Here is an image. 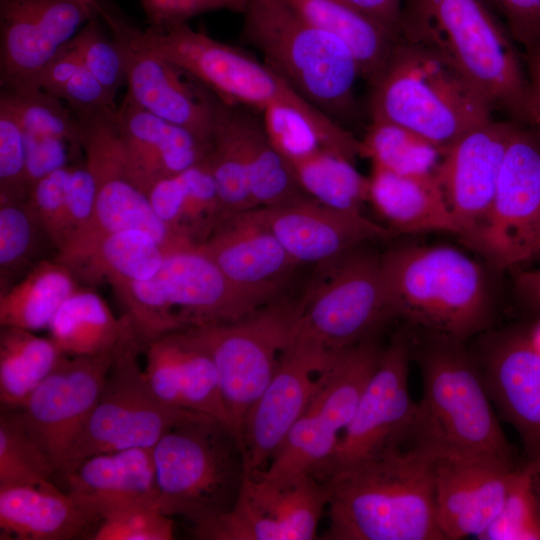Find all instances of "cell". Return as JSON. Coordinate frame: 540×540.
<instances>
[{
    "label": "cell",
    "instance_id": "1",
    "mask_svg": "<svg viewBox=\"0 0 540 540\" xmlns=\"http://www.w3.org/2000/svg\"><path fill=\"white\" fill-rule=\"evenodd\" d=\"M434 455L405 443L340 469L323 481L328 540H442Z\"/></svg>",
    "mask_w": 540,
    "mask_h": 540
},
{
    "label": "cell",
    "instance_id": "2",
    "mask_svg": "<svg viewBox=\"0 0 540 540\" xmlns=\"http://www.w3.org/2000/svg\"><path fill=\"white\" fill-rule=\"evenodd\" d=\"M115 28L134 44L173 63L223 101L260 113L272 106L294 108L309 120L324 149L354 164L362 157L361 140L244 49L196 31L187 23L140 29L119 18Z\"/></svg>",
    "mask_w": 540,
    "mask_h": 540
},
{
    "label": "cell",
    "instance_id": "3",
    "mask_svg": "<svg viewBox=\"0 0 540 540\" xmlns=\"http://www.w3.org/2000/svg\"><path fill=\"white\" fill-rule=\"evenodd\" d=\"M398 36L454 69L492 110L527 123L528 78L522 59L486 0H403Z\"/></svg>",
    "mask_w": 540,
    "mask_h": 540
},
{
    "label": "cell",
    "instance_id": "4",
    "mask_svg": "<svg viewBox=\"0 0 540 540\" xmlns=\"http://www.w3.org/2000/svg\"><path fill=\"white\" fill-rule=\"evenodd\" d=\"M240 39L292 89L341 124L356 110L357 60L336 35L307 22L282 0H247Z\"/></svg>",
    "mask_w": 540,
    "mask_h": 540
},
{
    "label": "cell",
    "instance_id": "5",
    "mask_svg": "<svg viewBox=\"0 0 540 540\" xmlns=\"http://www.w3.org/2000/svg\"><path fill=\"white\" fill-rule=\"evenodd\" d=\"M420 354L422 399L406 441L434 456L508 460L510 448L483 376L461 341L436 335Z\"/></svg>",
    "mask_w": 540,
    "mask_h": 540
},
{
    "label": "cell",
    "instance_id": "6",
    "mask_svg": "<svg viewBox=\"0 0 540 540\" xmlns=\"http://www.w3.org/2000/svg\"><path fill=\"white\" fill-rule=\"evenodd\" d=\"M381 267L394 317L461 342L486 323V275L462 251L446 245H399L381 255Z\"/></svg>",
    "mask_w": 540,
    "mask_h": 540
},
{
    "label": "cell",
    "instance_id": "7",
    "mask_svg": "<svg viewBox=\"0 0 540 540\" xmlns=\"http://www.w3.org/2000/svg\"><path fill=\"white\" fill-rule=\"evenodd\" d=\"M371 121L404 127L442 151L492 119L485 98L427 49L400 38L371 86Z\"/></svg>",
    "mask_w": 540,
    "mask_h": 540
},
{
    "label": "cell",
    "instance_id": "8",
    "mask_svg": "<svg viewBox=\"0 0 540 540\" xmlns=\"http://www.w3.org/2000/svg\"><path fill=\"white\" fill-rule=\"evenodd\" d=\"M153 456L156 506L163 514L197 528L233 508L245 479L244 458L234 432L218 419L201 413L183 419L159 439Z\"/></svg>",
    "mask_w": 540,
    "mask_h": 540
},
{
    "label": "cell",
    "instance_id": "9",
    "mask_svg": "<svg viewBox=\"0 0 540 540\" xmlns=\"http://www.w3.org/2000/svg\"><path fill=\"white\" fill-rule=\"evenodd\" d=\"M142 347L134 332L122 343L101 394L69 449L60 472L64 476L93 455L154 447L171 427L197 413L170 406L154 394L137 360Z\"/></svg>",
    "mask_w": 540,
    "mask_h": 540
},
{
    "label": "cell",
    "instance_id": "10",
    "mask_svg": "<svg viewBox=\"0 0 540 540\" xmlns=\"http://www.w3.org/2000/svg\"><path fill=\"white\" fill-rule=\"evenodd\" d=\"M297 309L298 302L282 297L236 321L186 328L215 365L239 444L246 416L272 379L291 340Z\"/></svg>",
    "mask_w": 540,
    "mask_h": 540
},
{
    "label": "cell",
    "instance_id": "11",
    "mask_svg": "<svg viewBox=\"0 0 540 540\" xmlns=\"http://www.w3.org/2000/svg\"><path fill=\"white\" fill-rule=\"evenodd\" d=\"M321 266L325 273L298 301L291 339H310L329 351H339L375 337L394 317L381 255L359 247Z\"/></svg>",
    "mask_w": 540,
    "mask_h": 540
},
{
    "label": "cell",
    "instance_id": "12",
    "mask_svg": "<svg viewBox=\"0 0 540 540\" xmlns=\"http://www.w3.org/2000/svg\"><path fill=\"white\" fill-rule=\"evenodd\" d=\"M382 349L372 337L336 353L324 382L260 478L288 482L320 473L352 420Z\"/></svg>",
    "mask_w": 540,
    "mask_h": 540
},
{
    "label": "cell",
    "instance_id": "13",
    "mask_svg": "<svg viewBox=\"0 0 540 540\" xmlns=\"http://www.w3.org/2000/svg\"><path fill=\"white\" fill-rule=\"evenodd\" d=\"M115 110L78 115L83 130L84 162L95 177L97 193L90 221L54 257L66 266L83 257L103 237L124 230L151 234L165 252L189 245L170 232L148 195L131 179L114 127Z\"/></svg>",
    "mask_w": 540,
    "mask_h": 540
},
{
    "label": "cell",
    "instance_id": "14",
    "mask_svg": "<svg viewBox=\"0 0 540 540\" xmlns=\"http://www.w3.org/2000/svg\"><path fill=\"white\" fill-rule=\"evenodd\" d=\"M338 351L293 338L243 424L240 446L245 477H259L324 382Z\"/></svg>",
    "mask_w": 540,
    "mask_h": 540
},
{
    "label": "cell",
    "instance_id": "15",
    "mask_svg": "<svg viewBox=\"0 0 540 540\" xmlns=\"http://www.w3.org/2000/svg\"><path fill=\"white\" fill-rule=\"evenodd\" d=\"M410 355V345L402 335H396L382 349L352 420L317 478L324 480L340 469L406 443L417 408L409 391Z\"/></svg>",
    "mask_w": 540,
    "mask_h": 540
},
{
    "label": "cell",
    "instance_id": "16",
    "mask_svg": "<svg viewBox=\"0 0 540 540\" xmlns=\"http://www.w3.org/2000/svg\"><path fill=\"white\" fill-rule=\"evenodd\" d=\"M328 496L326 483L314 475L288 482L245 477L233 508L191 532L205 540H312Z\"/></svg>",
    "mask_w": 540,
    "mask_h": 540
},
{
    "label": "cell",
    "instance_id": "17",
    "mask_svg": "<svg viewBox=\"0 0 540 540\" xmlns=\"http://www.w3.org/2000/svg\"><path fill=\"white\" fill-rule=\"evenodd\" d=\"M473 248L505 268L540 256V139L516 127L487 221Z\"/></svg>",
    "mask_w": 540,
    "mask_h": 540
},
{
    "label": "cell",
    "instance_id": "18",
    "mask_svg": "<svg viewBox=\"0 0 540 540\" xmlns=\"http://www.w3.org/2000/svg\"><path fill=\"white\" fill-rule=\"evenodd\" d=\"M131 333L101 354L66 356L19 407L13 408L56 472H61L75 437L101 394L115 356Z\"/></svg>",
    "mask_w": 540,
    "mask_h": 540
},
{
    "label": "cell",
    "instance_id": "19",
    "mask_svg": "<svg viewBox=\"0 0 540 540\" xmlns=\"http://www.w3.org/2000/svg\"><path fill=\"white\" fill-rule=\"evenodd\" d=\"M97 15L77 0H0L1 88H38L47 64Z\"/></svg>",
    "mask_w": 540,
    "mask_h": 540
},
{
    "label": "cell",
    "instance_id": "20",
    "mask_svg": "<svg viewBox=\"0 0 540 540\" xmlns=\"http://www.w3.org/2000/svg\"><path fill=\"white\" fill-rule=\"evenodd\" d=\"M518 126L490 119L442 151L434 172L458 235L471 247L483 229L495 196L503 160Z\"/></svg>",
    "mask_w": 540,
    "mask_h": 540
},
{
    "label": "cell",
    "instance_id": "21",
    "mask_svg": "<svg viewBox=\"0 0 540 540\" xmlns=\"http://www.w3.org/2000/svg\"><path fill=\"white\" fill-rule=\"evenodd\" d=\"M154 279L186 328L236 321L271 303L233 283L197 245L166 252Z\"/></svg>",
    "mask_w": 540,
    "mask_h": 540
},
{
    "label": "cell",
    "instance_id": "22",
    "mask_svg": "<svg viewBox=\"0 0 540 540\" xmlns=\"http://www.w3.org/2000/svg\"><path fill=\"white\" fill-rule=\"evenodd\" d=\"M508 460L434 456L437 521L445 539H477L501 511L513 473Z\"/></svg>",
    "mask_w": 540,
    "mask_h": 540
},
{
    "label": "cell",
    "instance_id": "23",
    "mask_svg": "<svg viewBox=\"0 0 540 540\" xmlns=\"http://www.w3.org/2000/svg\"><path fill=\"white\" fill-rule=\"evenodd\" d=\"M252 212L301 266L333 261L367 241L393 234L362 213L338 210L311 197Z\"/></svg>",
    "mask_w": 540,
    "mask_h": 540
},
{
    "label": "cell",
    "instance_id": "24",
    "mask_svg": "<svg viewBox=\"0 0 540 540\" xmlns=\"http://www.w3.org/2000/svg\"><path fill=\"white\" fill-rule=\"evenodd\" d=\"M237 286L276 301L301 267L252 210L228 214L197 245Z\"/></svg>",
    "mask_w": 540,
    "mask_h": 540
},
{
    "label": "cell",
    "instance_id": "25",
    "mask_svg": "<svg viewBox=\"0 0 540 540\" xmlns=\"http://www.w3.org/2000/svg\"><path fill=\"white\" fill-rule=\"evenodd\" d=\"M125 61L126 96L146 111L210 141L215 95L168 60L110 31Z\"/></svg>",
    "mask_w": 540,
    "mask_h": 540
},
{
    "label": "cell",
    "instance_id": "26",
    "mask_svg": "<svg viewBox=\"0 0 540 540\" xmlns=\"http://www.w3.org/2000/svg\"><path fill=\"white\" fill-rule=\"evenodd\" d=\"M127 171L146 194L158 181L203 161L210 141L168 122L125 96L113 115Z\"/></svg>",
    "mask_w": 540,
    "mask_h": 540
},
{
    "label": "cell",
    "instance_id": "27",
    "mask_svg": "<svg viewBox=\"0 0 540 540\" xmlns=\"http://www.w3.org/2000/svg\"><path fill=\"white\" fill-rule=\"evenodd\" d=\"M145 352L146 379L162 402L214 417L233 431L215 365L187 329L156 338Z\"/></svg>",
    "mask_w": 540,
    "mask_h": 540
},
{
    "label": "cell",
    "instance_id": "28",
    "mask_svg": "<svg viewBox=\"0 0 540 540\" xmlns=\"http://www.w3.org/2000/svg\"><path fill=\"white\" fill-rule=\"evenodd\" d=\"M68 492L100 521L133 505H156L158 489L153 447L93 455L64 476Z\"/></svg>",
    "mask_w": 540,
    "mask_h": 540
},
{
    "label": "cell",
    "instance_id": "29",
    "mask_svg": "<svg viewBox=\"0 0 540 540\" xmlns=\"http://www.w3.org/2000/svg\"><path fill=\"white\" fill-rule=\"evenodd\" d=\"M99 523L78 499L55 485L0 489L1 539H91Z\"/></svg>",
    "mask_w": 540,
    "mask_h": 540
},
{
    "label": "cell",
    "instance_id": "30",
    "mask_svg": "<svg viewBox=\"0 0 540 540\" xmlns=\"http://www.w3.org/2000/svg\"><path fill=\"white\" fill-rule=\"evenodd\" d=\"M488 394L526 443L540 451V354L529 339L493 347L482 375Z\"/></svg>",
    "mask_w": 540,
    "mask_h": 540
},
{
    "label": "cell",
    "instance_id": "31",
    "mask_svg": "<svg viewBox=\"0 0 540 540\" xmlns=\"http://www.w3.org/2000/svg\"><path fill=\"white\" fill-rule=\"evenodd\" d=\"M368 202L392 233L458 234L435 174L399 175L372 165Z\"/></svg>",
    "mask_w": 540,
    "mask_h": 540
},
{
    "label": "cell",
    "instance_id": "32",
    "mask_svg": "<svg viewBox=\"0 0 540 540\" xmlns=\"http://www.w3.org/2000/svg\"><path fill=\"white\" fill-rule=\"evenodd\" d=\"M147 195L157 216L185 244L202 243L227 215L206 159L156 182Z\"/></svg>",
    "mask_w": 540,
    "mask_h": 540
},
{
    "label": "cell",
    "instance_id": "33",
    "mask_svg": "<svg viewBox=\"0 0 540 540\" xmlns=\"http://www.w3.org/2000/svg\"><path fill=\"white\" fill-rule=\"evenodd\" d=\"M314 26L343 40L361 77L372 86L385 69L399 36L346 0H282Z\"/></svg>",
    "mask_w": 540,
    "mask_h": 540
},
{
    "label": "cell",
    "instance_id": "34",
    "mask_svg": "<svg viewBox=\"0 0 540 540\" xmlns=\"http://www.w3.org/2000/svg\"><path fill=\"white\" fill-rule=\"evenodd\" d=\"M48 329L50 338L66 356L101 354L133 331L125 314L117 319L100 295L81 288L62 303Z\"/></svg>",
    "mask_w": 540,
    "mask_h": 540
},
{
    "label": "cell",
    "instance_id": "35",
    "mask_svg": "<svg viewBox=\"0 0 540 540\" xmlns=\"http://www.w3.org/2000/svg\"><path fill=\"white\" fill-rule=\"evenodd\" d=\"M233 105L234 123L245 160L251 193L259 207L292 203L307 197L286 158L269 138L262 119Z\"/></svg>",
    "mask_w": 540,
    "mask_h": 540
},
{
    "label": "cell",
    "instance_id": "36",
    "mask_svg": "<svg viewBox=\"0 0 540 540\" xmlns=\"http://www.w3.org/2000/svg\"><path fill=\"white\" fill-rule=\"evenodd\" d=\"M73 272L55 258L42 259L0 292V324L29 331L49 327L62 303L78 288Z\"/></svg>",
    "mask_w": 540,
    "mask_h": 540
},
{
    "label": "cell",
    "instance_id": "37",
    "mask_svg": "<svg viewBox=\"0 0 540 540\" xmlns=\"http://www.w3.org/2000/svg\"><path fill=\"white\" fill-rule=\"evenodd\" d=\"M165 250L149 233L131 229L103 237L68 268L88 283L106 280L111 286L146 280L159 271Z\"/></svg>",
    "mask_w": 540,
    "mask_h": 540
},
{
    "label": "cell",
    "instance_id": "38",
    "mask_svg": "<svg viewBox=\"0 0 540 540\" xmlns=\"http://www.w3.org/2000/svg\"><path fill=\"white\" fill-rule=\"evenodd\" d=\"M66 357L51 338L33 331L1 326L0 402L17 408Z\"/></svg>",
    "mask_w": 540,
    "mask_h": 540
},
{
    "label": "cell",
    "instance_id": "39",
    "mask_svg": "<svg viewBox=\"0 0 540 540\" xmlns=\"http://www.w3.org/2000/svg\"><path fill=\"white\" fill-rule=\"evenodd\" d=\"M289 163L311 198L338 210L362 213L370 181L354 163L323 148Z\"/></svg>",
    "mask_w": 540,
    "mask_h": 540
},
{
    "label": "cell",
    "instance_id": "40",
    "mask_svg": "<svg viewBox=\"0 0 540 540\" xmlns=\"http://www.w3.org/2000/svg\"><path fill=\"white\" fill-rule=\"evenodd\" d=\"M205 159L227 215L257 208L234 123L233 105L216 95L210 149Z\"/></svg>",
    "mask_w": 540,
    "mask_h": 540
},
{
    "label": "cell",
    "instance_id": "41",
    "mask_svg": "<svg viewBox=\"0 0 540 540\" xmlns=\"http://www.w3.org/2000/svg\"><path fill=\"white\" fill-rule=\"evenodd\" d=\"M362 157L399 175L433 174L442 150L414 132L388 122L371 121L361 140Z\"/></svg>",
    "mask_w": 540,
    "mask_h": 540
},
{
    "label": "cell",
    "instance_id": "42",
    "mask_svg": "<svg viewBox=\"0 0 540 540\" xmlns=\"http://www.w3.org/2000/svg\"><path fill=\"white\" fill-rule=\"evenodd\" d=\"M52 462L28 432L14 409L0 414V489L16 486L51 487Z\"/></svg>",
    "mask_w": 540,
    "mask_h": 540
},
{
    "label": "cell",
    "instance_id": "43",
    "mask_svg": "<svg viewBox=\"0 0 540 540\" xmlns=\"http://www.w3.org/2000/svg\"><path fill=\"white\" fill-rule=\"evenodd\" d=\"M42 238L49 240L26 201L0 202L1 292L36 265Z\"/></svg>",
    "mask_w": 540,
    "mask_h": 540
},
{
    "label": "cell",
    "instance_id": "44",
    "mask_svg": "<svg viewBox=\"0 0 540 540\" xmlns=\"http://www.w3.org/2000/svg\"><path fill=\"white\" fill-rule=\"evenodd\" d=\"M0 101L14 112L26 135L59 137L82 148V124L61 99L39 88H1Z\"/></svg>",
    "mask_w": 540,
    "mask_h": 540
},
{
    "label": "cell",
    "instance_id": "45",
    "mask_svg": "<svg viewBox=\"0 0 540 540\" xmlns=\"http://www.w3.org/2000/svg\"><path fill=\"white\" fill-rule=\"evenodd\" d=\"M534 471L533 466L513 471L503 507L480 540H540Z\"/></svg>",
    "mask_w": 540,
    "mask_h": 540
},
{
    "label": "cell",
    "instance_id": "46",
    "mask_svg": "<svg viewBox=\"0 0 540 540\" xmlns=\"http://www.w3.org/2000/svg\"><path fill=\"white\" fill-rule=\"evenodd\" d=\"M100 16L91 18L71 39L84 67L116 97L126 84L125 61L117 40L105 33Z\"/></svg>",
    "mask_w": 540,
    "mask_h": 540
},
{
    "label": "cell",
    "instance_id": "47",
    "mask_svg": "<svg viewBox=\"0 0 540 540\" xmlns=\"http://www.w3.org/2000/svg\"><path fill=\"white\" fill-rule=\"evenodd\" d=\"M24 130L10 107L0 101V202L26 201Z\"/></svg>",
    "mask_w": 540,
    "mask_h": 540
},
{
    "label": "cell",
    "instance_id": "48",
    "mask_svg": "<svg viewBox=\"0 0 540 540\" xmlns=\"http://www.w3.org/2000/svg\"><path fill=\"white\" fill-rule=\"evenodd\" d=\"M170 516L154 504L133 505L106 515L92 534L93 540H170L174 537Z\"/></svg>",
    "mask_w": 540,
    "mask_h": 540
},
{
    "label": "cell",
    "instance_id": "49",
    "mask_svg": "<svg viewBox=\"0 0 540 540\" xmlns=\"http://www.w3.org/2000/svg\"><path fill=\"white\" fill-rule=\"evenodd\" d=\"M71 168H61L37 181L26 200L56 252L67 238L66 188Z\"/></svg>",
    "mask_w": 540,
    "mask_h": 540
},
{
    "label": "cell",
    "instance_id": "50",
    "mask_svg": "<svg viewBox=\"0 0 540 540\" xmlns=\"http://www.w3.org/2000/svg\"><path fill=\"white\" fill-rule=\"evenodd\" d=\"M262 120L272 143L288 162L324 149L309 120L294 108L269 107L262 112Z\"/></svg>",
    "mask_w": 540,
    "mask_h": 540
},
{
    "label": "cell",
    "instance_id": "51",
    "mask_svg": "<svg viewBox=\"0 0 540 540\" xmlns=\"http://www.w3.org/2000/svg\"><path fill=\"white\" fill-rule=\"evenodd\" d=\"M148 26L166 27L187 21L195 16L229 11L243 14L247 0H140Z\"/></svg>",
    "mask_w": 540,
    "mask_h": 540
},
{
    "label": "cell",
    "instance_id": "52",
    "mask_svg": "<svg viewBox=\"0 0 540 540\" xmlns=\"http://www.w3.org/2000/svg\"><path fill=\"white\" fill-rule=\"evenodd\" d=\"M25 142L26 180L29 191L43 177L71 165L72 157L83 150L66 139L52 136L25 134Z\"/></svg>",
    "mask_w": 540,
    "mask_h": 540
},
{
    "label": "cell",
    "instance_id": "53",
    "mask_svg": "<svg viewBox=\"0 0 540 540\" xmlns=\"http://www.w3.org/2000/svg\"><path fill=\"white\" fill-rule=\"evenodd\" d=\"M96 193L95 177L86 163L83 161L82 164L72 165L66 188L67 238L65 244L90 221Z\"/></svg>",
    "mask_w": 540,
    "mask_h": 540
},
{
    "label": "cell",
    "instance_id": "54",
    "mask_svg": "<svg viewBox=\"0 0 540 540\" xmlns=\"http://www.w3.org/2000/svg\"><path fill=\"white\" fill-rule=\"evenodd\" d=\"M525 51L540 45V0H486Z\"/></svg>",
    "mask_w": 540,
    "mask_h": 540
},
{
    "label": "cell",
    "instance_id": "55",
    "mask_svg": "<svg viewBox=\"0 0 540 540\" xmlns=\"http://www.w3.org/2000/svg\"><path fill=\"white\" fill-rule=\"evenodd\" d=\"M59 99L65 101L76 114L117 108L115 97L84 67L83 63L61 92Z\"/></svg>",
    "mask_w": 540,
    "mask_h": 540
},
{
    "label": "cell",
    "instance_id": "56",
    "mask_svg": "<svg viewBox=\"0 0 540 540\" xmlns=\"http://www.w3.org/2000/svg\"><path fill=\"white\" fill-rule=\"evenodd\" d=\"M81 66L80 55L70 40L44 68L37 86L59 98L65 86Z\"/></svg>",
    "mask_w": 540,
    "mask_h": 540
},
{
    "label": "cell",
    "instance_id": "57",
    "mask_svg": "<svg viewBox=\"0 0 540 540\" xmlns=\"http://www.w3.org/2000/svg\"><path fill=\"white\" fill-rule=\"evenodd\" d=\"M528 78L527 124L540 139V45L524 52Z\"/></svg>",
    "mask_w": 540,
    "mask_h": 540
},
{
    "label": "cell",
    "instance_id": "58",
    "mask_svg": "<svg viewBox=\"0 0 540 540\" xmlns=\"http://www.w3.org/2000/svg\"><path fill=\"white\" fill-rule=\"evenodd\" d=\"M398 35L403 0H346Z\"/></svg>",
    "mask_w": 540,
    "mask_h": 540
},
{
    "label": "cell",
    "instance_id": "59",
    "mask_svg": "<svg viewBox=\"0 0 540 540\" xmlns=\"http://www.w3.org/2000/svg\"><path fill=\"white\" fill-rule=\"evenodd\" d=\"M517 286L524 296L540 306V267L521 274Z\"/></svg>",
    "mask_w": 540,
    "mask_h": 540
},
{
    "label": "cell",
    "instance_id": "60",
    "mask_svg": "<svg viewBox=\"0 0 540 540\" xmlns=\"http://www.w3.org/2000/svg\"><path fill=\"white\" fill-rule=\"evenodd\" d=\"M529 340L535 350L540 354V324L536 327Z\"/></svg>",
    "mask_w": 540,
    "mask_h": 540
},
{
    "label": "cell",
    "instance_id": "61",
    "mask_svg": "<svg viewBox=\"0 0 540 540\" xmlns=\"http://www.w3.org/2000/svg\"><path fill=\"white\" fill-rule=\"evenodd\" d=\"M77 1L89 6L90 8L95 10L99 15V12L101 10V0H77Z\"/></svg>",
    "mask_w": 540,
    "mask_h": 540
},
{
    "label": "cell",
    "instance_id": "62",
    "mask_svg": "<svg viewBox=\"0 0 540 540\" xmlns=\"http://www.w3.org/2000/svg\"><path fill=\"white\" fill-rule=\"evenodd\" d=\"M539 453H540V451H539ZM537 464H539V469H540V457H539V460H538Z\"/></svg>",
    "mask_w": 540,
    "mask_h": 540
}]
</instances>
